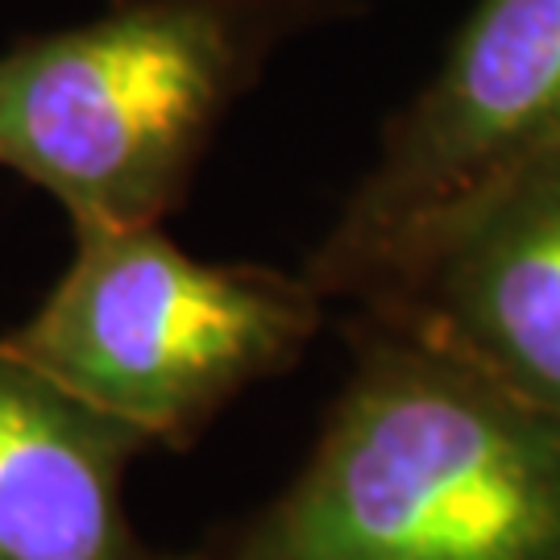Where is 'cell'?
Wrapping results in <instances>:
<instances>
[{
    "label": "cell",
    "instance_id": "obj_1",
    "mask_svg": "<svg viewBox=\"0 0 560 560\" xmlns=\"http://www.w3.org/2000/svg\"><path fill=\"white\" fill-rule=\"evenodd\" d=\"M187 560H560V420L358 312L312 457Z\"/></svg>",
    "mask_w": 560,
    "mask_h": 560
},
{
    "label": "cell",
    "instance_id": "obj_3",
    "mask_svg": "<svg viewBox=\"0 0 560 560\" xmlns=\"http://www.w3.org/2000/svg\"><path fill=\"white\" fill-rule=\"evenodd\" d=\"M71 241L50 295L0 345L150 448H191L320 332L324 295L307 275L200 261L159 224L71 221Z\"/></svg>",
    "mask_w": 560,
    "mask_h": 560
},
{
    "label": "cell",
    "instance_id": "obj_2",
    "mask_svg": "<svg viewBox=\"0 0 560 560\" xmlns=\"http://www.w3.org/2000/svg\"><path fill=\"white\" fill-rule=\"evenodd\" d=\"M349 0H113L0 50V166L71 221L159 224L279 46Z\"/></svg>",
    "mask_w": 560,
    "mask_h": 560
},
{
    "label": "cell",
    "instance_id": "obj_6",
    "mask_svg": "<svg viewBox=\"0 0 560 560\" xmlns=\"http://www.w3.org/2000/svg\"><path fill=\"white\" fill-rule=\"evenodd\" d=\"M145 448L0 345V560H187L125 511V469Z\"/></svg>",
    "mask_w": 560,
    "mask_h": 560
},
{
    "label": "cell",
    "instance_id": "obj_5",
    "mask_svg": "<svg viewBox=\"0 0 560 560\" xmlns=\"http://www.w3.org/2000/svg\"><path fill=\"white\" fill-rule=\"evenodd\" d=\"M353 303L560 420V141L416 229Z\"/></svg>",
    "mask_w": 560,
    "mask_h": 560
},
{
    "label": "cell",
    "instance_id": "obj_4",
    "mask_svg": "<svg viewBox=\"0 0 560 560\" xmlns=\"http://www.w3.org/2000/svg\"><path fill=\"white\" fill-rule=\"evenodd\" d=\"M557 141L560 0H478L303 275L324 300H353L416 229Z\"/></svg>",
    "mask_w": 560,
    "mask_h": 560
}]
</instances>
